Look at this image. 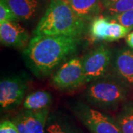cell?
<instances>
[{
    "label": "cell",
    "instance_id": "5b68a950",
    "mask_svg": "<svg viewBox=\"0 0 133 133\" xmlns=\"http://www.w3.org/2000/svg\"><path fill=\"white\" fill-rule=\"evenodd\" d=\"M52 83L61 90H72L87 84L83 59L73 58L63 64L52 76Z\"/></svg>",
    "mask_w": 133,
    "mask_h": 133
},
{
    "label": "cell",
    "instance_id": "5bb4252c",
    "mask_svg": "<svg viewBox=\"0 0 133 133\" xmlns=\"http://www.w3.org/2000/svg\"><path fill=\"white\" fill-rule=\"evenodd\" d=\"M48 109L32 111L25 109L22 112L24 121L33 133H44V127L48 117Z\"/></svg>",
    "mask_w": 133,
    "mask_h": 133
},
{
    "label": "cell",
    "instance_id": "277c9868",
    "mask_svg": "<svg viewBox=\"0 0 133 133\" xmlns=\"http://www.w3.org/2000/svg\"><path fill=\"white\" fill-rule=\"evenodd\" d=\"M82 59L86 83L89 84L108 75L109 68L112 64L113 53L108 46L101 44Z\"/></svg>",
    "mask_w": 133,
    "mask_h": 133
},
{
    "label": "cell",
    "instance_id": "ffe728a7",
    "mask_svg": "<svg viewBox=\"0 0 133 133\" xmlns=\"http://www.w3.org/2000/svg\"><path fill=\"white\" fill-rule=\"evenodd\" d=\"M0 133H19L13 121H3L0 124Z\"/></svg>",
    "mask_w": 133,
    "mask_h": 133
},
{
    "label": "cell",
    "instance_id": "603a6c76",
    "mask_svg": "<svg viewBox=\"0 0 133 133\" xmlns=\"http://www.w3.org/2000/svg\"><path fill=\"white\" fill-rule=\"evenodd\" d=\"M117 1H118V0H102V3H103L104 8H107L108 6L111 5L112 4H113V3H115Z\"/></svg>",
    "mask_w": 133,
    "mask_h": 133
},
{
    "label": "cell",
    "instance_id": "8fae6325",
    "mask_svg": "<svg viewBox=\"0 0 133 133\" xmlns=\"http://www.w3.org/2000/svg\"><path fill=\"white\" fill-rule=\"evenodd\" d=\"M65 2L84 21H92L104 9L102 0H66Z\"/></svg>",
    "mask_w": 133,
    "mask_h": 133
},
{
    "label": "cell",
    "instance_id": "4fadbf2b",
    "mask_svg": "<svg viewBox=\"0 0 133 133\" xmlns=\"http://www.w3.org/2000/svg\"><path fill=\"white\" fill-rule=\"evenodd\" d=\"M52 95L45 90H38L27 95L24 101V109L37 111L48 109L52 104Z\"/></svg>",
    "mask_w": 133,
    "mask_h": 133
},
{
    "label": "cell",
    "instance_id": "2e32d148",
    "mask_svg": "<svg viewBox=\"0 0 133 133\" xmlns=\"http://www.w3.org/2000/svg\"><path fill=\"white\" fill-rule=\"evenodd\" d=\"M130 10H133V0H118L104 8L103 14L104 16L109 17Z\"/></svg>",
    "mask_w": 133,
    "mask_h": 133
},
{
    "label": "cell",
    "instance_id": "9c48e42d",
    "mask_svg": "<svg viewBox=\"0 0 133 133\" xmlns=\"http://www.w3.org/2000/svg\"><path fill=\"white\" fill-rule=\"evenodd\" d=\"M112 68L115 76L133 88V49L123 48L113 54Z\"/></svg>",
    "mask_w": 133,
    "mask_h": 133
},
{
    "label": "cell",
    "instance_id": "8992f818",
    "mask_svg": "<svg viewBox=\"0 0 133 133\" xmlns=\"http://www.w3.org/2000/svg\"><path fill=\"white\" fill-rule=\"evenodd\" d=\"M75 112L91 133H121L115 119L84 104L77 105Z\"/></svg>",
    "mask_w": 133,
    "mask_h": 133
},
{
    "label": "cell",
    "instance_id": "3957f363",
    "mask_svg": "<svg viewBox=\"0 0 133 133\" xmlns=\"http://www.w3.org/2000/svg\"><path fill=\"white\" fill-rule=\"evenodd\" d=\"M129 87L116 76L107 75L91 81L86 98L91 105L104 110H115L127 98Z\"/></svg>",
    "mask_w": 133,
    "mask_h": 133
},
{
    "label": "cell",
    "instance_id": "7402d4cb",
    "mask_svg": "<svg viewBox=\"0 0 133 133\" xmlns=\"http://www.w3.org/2000/svg\"><path fill=\"white\" fill-rule=\"evenodd\" d=\"M126 42L128 44V46L129 48L133 49V31L130 32L126 36Z\"/></svg>",
    "mask_w": 133,
    "mask_h": 133
},
{
    "label": "cell",
    "instance_id": "7a4b0ae2",
    "mask_svg": "<svg viewBox=\"0 0 133 133\" xmlns=\"http://www.w3.org/2000/svg\"><path fill=\"white\" fill-rule=\"evenodd\" d=\"M86 21L80 18L64 0H50L44 14L39 20L34 36H67L80 38Z\"/></svg>",
    "mask_w": 133,
    "mask_h": 133
},
{
    "label": "cell",
    "instance_id": "30bf717a",
    "mask_svg": "<svg viewBox=\"0 0 133 133\" xmlns=\"http://www.w3.org/2000/svg\"><path fill=\"white\" fill-rule=\"evenodd\" d=\"M28 33L18 22H4L0 24L1 43L8 47L23 48L30 40Z\"/></svg>",
    "mask_w": 133,
    "mask_h": 133
},
{
    "label": "cell",
    "instance_id": "44dd1931",
    "mask_svg": "<svg viewBox=\"0 0 133 133\" xmlns=\"http://www.w3.org/2000/svg\"><path fill=\"white\" fill-rule=\"evenodd\" d=\"M48 133H73L70 131L68 129L64 127L62 125L58 124L56 122L50 124L47 128Z\"/></svg>",
    "mask_w": 133,
    "mask_h": 133
},
{
    "label": "cell",
    "instance_id": "9a60e30c",
    "mask_svg": "<svg viewBox=\"0 0 133 133\" xmlns=\"http://www.w3.org/2000/svg\"><path fill=\"white\" fill-rule=\"evenodd\" d=\"M115 119L121 133H133V103H124Z\"/></svg>",
    "mask_w": 133,
    "mask_h": 133
},
{
    "label": "cell",
    "instance_id": "6da1fadb",
    "mask_svg": "<svg viewBox=\"0 0 133 133\" xmlns=\"http://www.w3.org/2000/svg\"><path fill=\"white\" fill-rule=\"evenodd\" d=\"M79 38L67 36H34L24 56L36 75L48 76L77 50Z\"/></svg>",
    "mask_w": 133,
    "mask_h": 133
},
{
    "label": "cell",
    "instance_id": "ac0fdd59",
    "mask_svg": "<svg viewBox=\"0 0 133 133\" xmlns=\"http://www.w3.org/2000/svg\"><path fill=\"white\" fill-rule=\"evenodd\" d=\"M107 18L118 22L127 28L131 30V31L133 30V10H130L119 14L109 16Z\"/></svg>",
    "mask_w": 133,
    "mask_h": 133
},
{
    "label": "cell",
    "instance_id": "52a82bcc",
    "mask_svg": "<svg viewBox=\"0 0 133 133\" xmlns=\"http://www.w3.org/2000/svg\"><path fill=\"white\" fill-rule=\"evenodd\" d=\"M131 30L106 16H97L91 21L89 34L93 42H115L126 37Z\"/></svg>",
    "mask_w": 133,
    "mask_h": 133
},
{
    "label": "cell",
    "instance_id": "7c38bea8",
    "mask_svg": "<svg viewBox=\"0 0 133 133\" xmlns=\"http://www.w3.org/2000/svg\"><path fill=\"white\" fill-rule=\"evenodd\" d=\"M10 8L20 20L34 19L42 7V0H6Z\"/></svg>",
    "mask_w": 133,
    "mask_h": 133
},
{
    "label": "cell",
    "instance_id": "cb8c5ba5",
    "mask_svg": "<svg viewBox=\"0 0 133 133\" xmlns=\"http://www.w3.org/2000/svg\"><path fill=\"white\" fill-rule=\"evenodd\" d=\"M64 1H66V0H64Z\"/></svg>",
    "mask_w": 133,
    "mask_h": 133
},
{
    "label": "cell",
    "instance_id": "d6986e66",
    "mask_svg": "<svg viewBox=\"0 0 133 133\" xmlns=\"http://www.w3.org/2000/svg\"><path fill=\"white\" fill-rule=\"evenodd\" d=\"M13 122L16 124L19 133H33L25 123L22 113L18 115L13 120Z\"/></svg>",
    "mask_w": 133,
    "mask_h": 133
},
{
    "label": "cell",
    "instance_id": "ba28073f",
    "mask_svg": "<svg viewBox=\"0 0 133 133\" xmlns=\"http://www.w3.org/2000/svg\"><path fill=\"white\" fill-rule=\"evenodd\" d=\"M26 81L19 76L4 78L0 82V106L2 109H14L24 98L27 90Z\"/></svg>",
    "mask_w": 133,
    "mask_h": 133
},
{
    "label": "cell",
    "instance_id": "e0dca14e",
    "mask_svg": "<svg viewBox=\"0 0 133 133\" xmlns=\"http://www.w3.org/2000/svg\"><path fill=\"white\" fill-rule=\"evenodd\" d=\"M20 19L10 8L6 0H0V24L4 22H19Z\"/></svg>",
    "mask_w": 133,
    "mask_h": 133
}]
</instances>
